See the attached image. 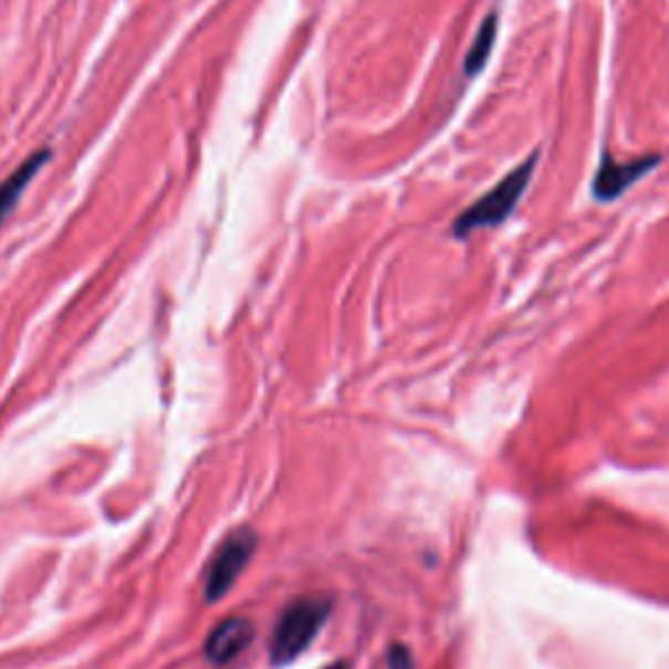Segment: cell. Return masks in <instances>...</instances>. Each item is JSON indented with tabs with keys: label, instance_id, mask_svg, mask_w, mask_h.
<instances>
[{
	"label": "cell",
	"instance_id": "obj_1",
	"mask_svg": "<svg viewBox=\"0 0 669 669\" xmlns=\"http://www.w3.org/2000/svg\"><path fill=\"white\" fill-rule=\"evenodd\" d=\"M536 163L539 153L531 155L526 163L518 165L513 173H508L492 191H487L479 201H473L469 210L460 212L456 226H452V233H456L458 239H463V236L473 233V230L494 228L500 226V222H505L510 215H513L523 194H526Z\"/></svg>",
	"mask_w": 669,
	"mask_h": 669
},
{
	"label": "cell",
	"instance_id": "obj_2",
	"mask_svg": "<svg viewBox=\"0 0 669 669\" xmlns=\"http://www.w3.org/2000/svg\"><path fill=\"white\" fill-rule=\"evenodd\" d=\"M330 607L333 604L325 596H304V599L288 604L285 613L280 615L275 625V633H272V665H288L301 651H306L316 638V633L322 630V625L327 623Z\"/></svg>",
	"mask_w": 669,
	"mask_h": 669
},
{
	"label": "cell",
	"instance_id": "obj_3",
	"mask_svg": "<svg viewBox=\"0 0 669 669\" xmlns=\"http://www.w3.org/2000/svg\"><path fill=\"white\" fill-rule=\"evenodd\" d=\"M254 550H257V536L251 534L249 529L233 531V534L218 546V552H215L210 563V571H207V599L218 602L226 596L228 588L239 581L243 567L249 565Z\"/></svg>",
	"mask_w": 669,
	"mask_h": 669
},
{
	"label": "cell",
	"instance_id": "obj_4",
	"mask_svg": "<svg viewBox=\"0 0 669 669\" xmlns=\"http://www.w3.org/2000/svg\"><path fill=\"white\" fill-rule=\"evenodd\" d=\"M659 163H661L659 155L641 157V160H630V163H617L604 153L599 170H596L594 176V186H592L594 197L599 201H615L617 197H623L633 184L641 181L644 176H649Z\"/></svg>",
	"mask_w": 669,
	"mask_h": 669
},
{
	"label": "cell",
	"instance_id": "obj_5",
	"mask_svg": "<svg viewBox=\"0 0 669 669\" xmlns=\"http://www.w3.org/2000/svg\"><path fill=\"white\" fill-rule=\"evenodd\" d=\"M254 638V623L247 617H230V620L220 623L218 628L210 633L205 644V654L212 665H228L239 654L247 649Z\"/></svg>",
	"mask_w": 669,
	"mask_h": 669
},
{
	"label": "cell",
	"instance_id": "obj_6",
	"mask_svg": "<svg viewBox=\"0 0 669 669\" xmlns=\"http://www.w3.org/2000/svg\"><path fill=\"white\" fill-rule=\"evenodd\" d=\"M50 160L48 149H40V153H34L29 157L27 163H21L17 170L11 173L9 178H6L3 184H0V222L9 218V212L17 207V201L29 184H32V178L38 176L42 170V165Z\"/></svg>",
	"mask_w": 669,
	"mask_h": 669
},
{
	"label": "cell",
	"instance_id": "obj_7",
	"mask_svg": "<svg viewBox=\"0 0 669 669\" xmlns=\"http://www.w3.org/2000/svg\"><path fill=\"white\" fill-rule=\"evenodd\" d=\"M494 40H498V13H489L484 24L479 27L477 40H473L469 55H466V76H477L479 71L487 66L489 55H492Z\"/></svg>",
	"mask_w": 669,
	"mask_h": 669
},
{
	"label": "cell",
	"instance_id": "obj_8",
	"mask_svg": "<svg viewBox=\"0 0 669 669\" xmlns=\"http://www.w3.org/2000/svg\"><path fill=\"white\" fill-rule=\"evenodd\" d=\"M387 665H390V669H414L411 651L406 646H393L390 654H387Z\"/></svg>",
	"mask_w": 669,
	"mask_h": 669
},
{
	"label": "cell",
	"instance_id": "obj_9",
	"mask_svg": "<svg viewBox=\"0 0 669 669\" xmlns=\"http://www.w3.org/2000/svg\"><path fill=\"white\" fill-rule=\"evenodd\" d=\"M325 669H351V667L345 665V661H335V665H330V667H325Z\"/></svg>",
	"mask_w": 669,
	"mask_h": 669
}]
</instances>
